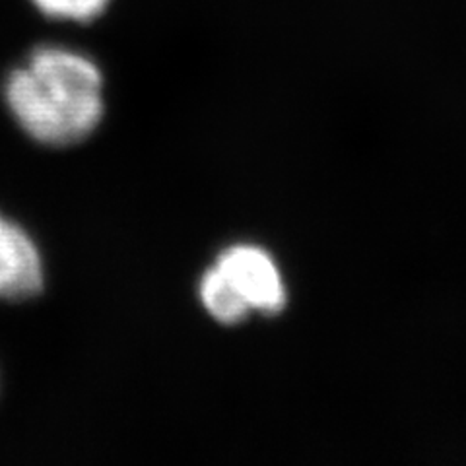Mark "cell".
Listing matches in <instances>:
<instances>
[{"instance_id": "6da1fadb", "label": "cell", "mask_w": 466, "mask_h": 466, "mask_svg": "<svg viewBox=\"0 0 466 466\" xmlns=\"http://www.w3.org/2000/svg\"><path fill=\"white\" fill-rule=\"evenodd\" d=\"M5 99L29 137L63 148L86 140L104 119V75L82 53L39 47L8 75Z\"/></svg>"}, {"instance_id": "7a4b0ae2", "label": "cell", "mask_w": 466, "mask_h": 466, "mask_svg": "<svg viewBox=\"0 0 466 466\" xmlns=\"http://www.w3.org/2000/svg\"><path fill=\"white\" fill-rule=\"evenodd\" d=\"M251 311L279 315L288 301L282 272L274 258L255 245H233L216 260Z\"/></svg>"}, {"instance_id": "3957f363", "label": "cell", "mask_w": 466, "mask_h": 466, "mask_svg": "<svg viewBox=\"0 0 466 466\" xmlns=\"http://www.w3.org/2000/svg\"><path fill=\"white\" fill-rule=\"evenodd\" d=\"M46 272L35 243L0 214V301L20 303L43 291Z\"/></svg>"}, {"instance_id": "277c9868", "label": "cell", "mask_w": 466, "mask_h": 466, "mask_svg": "<svg viewBox=\"0 0 466 466\" xmlns=\"http://www.w3.org/2000/svg\"><path fill=\"white\" fill-rule=\"evenodd\" d=\"M200 301L218 323L224 325H238L245 320L253 311L249 305L243 301L236 288L226 279V274L216 265L204 272L200 286H198Z\"/></svg>"}, {"instance_id": "5b68a950", "label": "cell", "mask_w": 466, "mask_h": 466, "mask_svg": "<svg viewBox=\"0 0 466 466\" xmlns=\"http://www.w3.org/2000/svg\"><path fill=\"white\" fill-rule=\"evenodd\" d=\"M34 5L51 18L92 22L104 14L109 0H34Z\"/></svg>"}]
</instances>
